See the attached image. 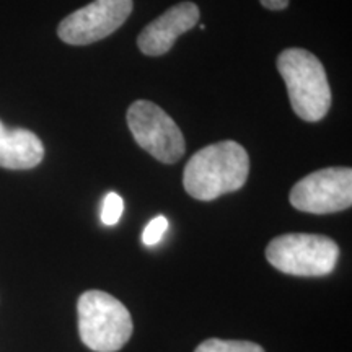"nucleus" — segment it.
I'll use <instances>...</instances> for the list:
<instances>
[{
    "mask_svg": "<svg viewBox=\"0 0 352 352\" xmlns=\"http://www.w3.org/2000/svg\"><path fill=\"white\" fill-rule=\"evenodd\" d=\"M250 173V157L235 140L210 144L189 158L183 184L191 197L214 201L245 186Z\"/></svg>",
    "mask_w": 352,
    "mask_h": 352,
    "instance_id": "nucleus-1",
    "label": "nucleus"
},
{
    "mask_svg": "<svg viewBox=\"0 0 352 352\" xmlns=\"http://www.w3.org/2000/svg\"><path fill=\"white\" fill-rule=\"evenodd\" d=\"M277 70L297 116L308 122L323 120L331 107V88L318 57L300 47H289L277 57Z\"/></svg>",
    "mask_w": 352,
    "mask_h": 352,
    "instance_id": "nucleus-2",
    "label": "nucleus"
},
{
    "mask_svg": "<svg viewBox=\"0 0 352 352\" xmlns=\"http://www.w3.org/2000/svg\"><path fill=\"white\" fill-rule=\"evenodd\" d=\"M78 333L88 349L95 352H116L132 336L129 310L101 290H88L77 303Z\"/></svg>",
    "mask_w": 352,
    "mask_h": 352,
    "instance_id": "nucleus-3",
    "label": "nucleus"
},
{
    "mask_svg": "<svg viewBox=\"0 0 352 352\" xmlns=\"http://www.w3.org/2000/svg\"><path fill=\"white\" fill-rule=\"evenodd\" d=\"M266 258L284 274L320 277L334 271L340 248L336 241L314 233H285L267 245Z\"/></svg>",
    "mask_w": 352,
    "mask_h": 352,
    "instance_id": "nucleus-4",
    "label": "nucleus"
},
{
    "mask_svg": "<svg viewBox=\"0 0 352 352\" xmlns=\"http://www.w3.org/2000/svg\"><path fill=\"white\" fill-rule=\"evenodd\" d=\"M127 126L135 142L162 164H176L186 152L179 127L152 101H134L127 109Z\"/></svg>",
    "mask_w": 352,
    "mask_h": 352,
    "instance_id": "nucleus-5",
    "label": "nucleus"
},
{
    "mask_svg": "<svg viewBox=\"0 0 352 352\" xmlns=\"http://www.w3.org/2000/svg\"><path fill=\"white\" fill-rule=\"evenodd\" d=\"M290 204L307 214H333L352 204V170L323 168L300 179L290 191Z\"/></svg>",
    "mask_w": 352,
    "mask_h": 352,
    "instance_id": "nucleus-6",
    "label": "nucleus"
},
{
    "mask_svg": "<svg viewBox=\"0 0 352 352\" xmlns=\"http://www.w3.org/2000/svg\"><path fill=\"white\" fill-rule=\"evenodd\" d=\"M132 0H94L59 23L57 34L72 46L101 41L116 32L131 15Z\"/></svg>",
    "mask_w": 352,
    "mask_h": 352,
    "instance_id": "nucleus-7",
    "label": "nucleus"
},
{
    "mask_svg": "<svg viewBox=\"0 0 352 352\" xmlns=\"http://www.w3.org/2000/svg\"><path fill=\"white\" fill-rule=\"evenodd\" d=\"M199 7L192 2L173 6L142 30L138 38L139 50L145 56L166 54L178 36L195 28L199 21Z\"/></svg>",
    "mask_w": 352,
    "mask_h": 352,
    "instance_id": "nucleus-8",
    "label": "nucleus"
},
{
    "mask_svg": "<svg viewBox=\"0 0 352 352\" xmlns=\"http://www.w3.org/2000/svg\"><path fill=\"white\" fill-rule=\"evenodd\" d=\"M44 145L28 129H8L0 121V166L8 170H30L43 162Z\"/></svg>",
    "mask_w": 352,
    "mask_h": 352,
    "instance_id": "nucleus-9",
    "label": "nucleus"
},
{
    "mask_svg": "<svg viewBox=\"0 0 352 352\" xmlns=\"http://www.w3.org/2000/svg\"><path fill=\"white\" fill-rule=\"evenodd\" d=\"M195 352H264V349L250 341H223L212 338L197 346Z\"/></svg>",
    "mask_w": 352,
    "mask_h": 352,
    "instance_id": "nucleus-10",
    "label": "nucleus"
},
{
    "mask_svg": "<svg viewBox=\"0 0 352 352\" xmlns=\"http://www.w3.org/2000/svg\"><path fill=\"white\" fill-rule=\"evenodd\" d=\"M124 212V201L116 192H108L101 206V222L104 226H116Z\"/></svg>",
    "mask_w": 352,
    "mask_h": 352,
    "instance_id": "nucleus-11",
    "label": "nucleus"
},
{
    "mask_svg": "<svg viewBox=\"0 0 352 352\" xmlns=\"http://www.w3.org/2000/svg\"><path fill=\"white\" fill-rule=\"evenodd\" d=\"M166 228H168V220L164 215H157L155 219H152L147 223V227L144 228L142 233V243L147 246H153L160 243V240L164 239Z\"/></svg>",
    "mask_w": 352,
    "mask_h": 352,
    "instance_id": "nucleus-12",
    "label": "nucleus"
},
{
    "mask_svg": "<svg viewBox=\"0 0 352 352\" xmlns=\"http://www.w3.org/2000/svg\"><path fill=\"white\" fill-rule=\"evenodd\" d=\"M267 10H284L289 6V0H259Z\"/></svg>",
    "mask_w": 352,
    "mask_h": 352,
    "instance_id": "nucleus-13",
    "label": "nucleus"
}]
</instances>
